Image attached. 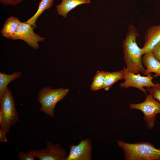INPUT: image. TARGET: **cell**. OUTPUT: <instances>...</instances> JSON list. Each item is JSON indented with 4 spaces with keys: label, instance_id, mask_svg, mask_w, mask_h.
Returning <instances> with one entry per match:
<instances>
[{
    "label": "cell",
    "instance_id": "cell-1",
    "mask_svg": "<svg viewBox=\"0 0 160 160\" xmlns=\"http://www.w3.org/2000/svg\"><path fill=\"white\" fill-rule=\"evenodd\" d=\"M140 36L135 26L130 24L122 43L124 58L126 67L129 71L135 74L141 72L146 75V69L142 64L143 51L142 48L138 47L136 41Z\"/></svg>",
    "mask_w": 160,
    "mask_h": 160
},
{
    "label": "cell",
    "instance_id": "cell-2",
    "mask_svg": "<svg viewBox=\"0 0 160 160\" xmlns=\"http://www.w3.org/2000/svg\"><path fill=\"white\" fill-rule=\"evenodd\" d=\"M119 147L124 152L126 160H160V149L146 142L135 143L117 140Z\"/></svg>",
    "mask_w": 160,
    "mask_h": 160
},
{
    "label": "cell",
    "instance_id": "cell-3",
    "mask_svg": "<svg viewBox=\"0 0 160 160\" xmlns=\"http://www.w3.org/2000/svg\"><path fill=\"white\" fill-rule=\"evenodd\" d=\"M69 89L61 88H52L46 87L39 91L37 100L40 105V110L47 115L53 117L57 103L67 95Z\"/></svg>",
    "mask_w": 160,
    "mask_h": 160
},
{
    "label": "cell",
    "instance_id": "cell-4",
    "mask_svg": "<svg viewBox=\"0 0 160 160\" xmlns=\"http://www.w3.org/2000/svg\"><path fill=\"white\" fill-rule=\"evenodd\" d=\"M13 96L7 88L0 100V126L7 133L11 127L18 121Z\"/></svg>",
    "mask_w": 160,
    "mask_h": 160
},
{
    "label": "cell",
    "instance_id": "cell-5",
    "mask_svg": "<svg viewBox=\"0 0 160 160\" xmlns=\"http://www.w3.org/2000/svg\"><path fill=\"white\" fill-rule=\"evenodd\" d=\"M131 109L139 110L144 115V119L148 128L151 129L154 127L156 114L160 113V103L149 94L144 102L138 104H129Z\"/></svg>",
    "mask_w": 160,
    "mask_h": 160
},
{
    "label": "cell",
    "instance_id": "cell-6",
    "mask_svg": "<svg viewBox=\"0 0 160 160\" xmlns=\"http://www.w3.org/2000/svg\"><path fill=\"white\" fill-rule=\"evenodd\" d=\"M125 72L124 81L120 84V87L127 88L129 87L136 88L143 92L146 95V90L144 87L149 88L156 86L155 83L152 81L153 78L151 73L146 76H141L140 73H131L124 67Z\"/></svg>",
    "mask_w": 160,
    "mask_h": 160
},
{
    "label": "cell",
    "instance_id": "cell-7",
    "mask_svg": "<svg viewBox=\"0 0 160 160\" xmlns=\"http://www.w3.org/2000/svg\"><path fill=\"white\" fill-rule=\"evenodd\" d=\"M33 29V26L26 22H21L10 39L22 40L33 50L38 49L39 48V42L44 41L45 39L35 33Z\"/></svg>",
    "mask_w": 160,
    "mask_h": 160
},
{
    "label": "cell",
    "instance_id": "cell-8",
    "mask_svg": "<svg viewBox=\"0 0 160 160\" xmlns=\"http://www.w3.org/2000/svg\"><path fill=\"white\" fill-rule=\"evenodd\" d=\"M33 150L36 158L39 160H66L68 156L60 144L50 141L46 142L45 148Z\"/></svg>",
    "mask_w": 160,
    "mask_h": 160
},
{
    "label": "cell",
    "instance_id": "cell-9",
    "mask_svg": "<svg viewBox=\"0 0 160 160\" xmlns=\"http://www.w3.org/2000/svg\"><path fill=\"white\" fill-rule=\"evenodd\" d=\"M66 160H91L92 159V145L89 137L81 140L77 145H71Z\"/></svg>",
    "mask_w": 160,
    "mask_h": 160
},
{
    "label": "cell",
    "instance_id": "cell-10",
    "mask_svg": "<svg viewBox=\"0 0 160 160\" xmlns=\"http://www.w3.org/2000/svg\"><path fill=\"white\" fill-rule=\"evenodd\" d=\"M144 38V45L142 48L143 55L151 52L160 41V24L150 27L145 34Z\"/></svg>",
    "mask_w": 160,
    "mask_h": 160
},
{
    "label": "cell",
    "instance_id": "cell-11",
    "mask_svg": "<svg viewBox=\"0 0 160 160\" xmlns=\"http://www.w3.org/2000/svg\"><path fill=\"white\" fill-rule=\"evenodd\" d=\"M142 61L146 68V75L153 73H155L153 75V78L160 76V61L155 58L151 52L144 54Z\"/></svg>",
    "mask_w": 160,
    "mask_h": 160
},
{
    "label": "cell",
    "instance_id": "cell-12",
    "mask_svg": "<svg viewBox=\"0 0 160 160\" xmlns=\"http://www.w3.org/2000/svg\"><path fill=\"white\" fill-rule=\"evenodd\" d=\"M61 2L56 6V10L59 15L66 18L68 13L78 6L89 4L90 0H61Z\"/></svg>",
    "mask_w": 160,
    "mask_h": 160
},
{
    "label": "cell",
    "instance_id": "cell-13",
    "mask_svg": "<svg viewBox=\"0 0 160 160\" xmlns=\"http://www.w3.org/2000/svg\"><path fill=\"white\" fill-rule=\"evenodd\" d=\"M21 22L17 18L12 16L7 19L0 31L2 35L10 39L17 30Z\"/></svg>",
    "mask_w": 160,
    "mask_h": 160
},
{
    "label": "cell",
    "instance_id": "cell-14",
    "mask_svg": "<svg viewBox=\"0 0 160 160\" xmlns=\"http://www.w3.org/2000/svg\"><path fill=\"white\" fill-rule=\"evenodd\" d=\"M22 73L16 71L11 74H7L0 72V100H1L8 88L7 86L11 81L20 78Z\"/></svg>",
    "mask_w": 160,
    "mask_h": 160
},
{
    "label": "cell",
    "instance_id": "cell-15",
    "mask_svg": "<svg viewBox=\"0 0 160 160\" xmlns=\"http://www.w3.org/2000/svg\"><path fill=\"white\" fill-rule=\"evenodd\" d=\"M54 0H41L40 2L37 11L26 22L31 25L34 29L37 28L36 22L39 17L45 10L52 7Z\"/></svg>",
    "mask_w": 160,
    "mask_h": 160
},
{
    "label": "cell",
    "instance_id": "cell-16",
    "mask_svg": "<svg viewBox=\"0 0 160 160\" xmlns=\"http://www.w3.org/2000/svg\"><path fill=\"white\" fill-rule=\"evenodd\" d=\"M125 75L124 69L120 71L113 72L106 71L103 89L108 90L116 82L120 80L124 79Z\"/></svg>",
    "mask_w": 160,
    "mask_h": 160
},
{
    "label": "cell",
    "instance_id": "cell-17",
    "mask_svg": "<svg viewBox=\"0 0 160 160\" xmlns=\"http://www.w3.org/2000/svg\"><path fill=\"white\" fill-rule=\"evenodd\" d=\"M106 71H97L90 86L91 89L95 91L103 89Z\"/></svg>",
    "mask_w": 160,
    "mask_h": 160
},
{
    "label": "cell",
    "instance_id": "cell-18",
    "mask_svg": "<svg viewBox=\"0 0 160 160\" xmlns=\"http://www.w3.org/2000/svg\"><path fill=\"white\" fill-rule=\"evenodd\" d=\"M155 86L146 89L152 97L160 103V83L155 82Z\"/></svg>",
    "mask_w": 160,
    "mask_h": 160
},
{
    "label": "cell",
    "instance_id": "cell-19",
    "mask_svg": "<svg viewBox=\"0 0 160 160\" xmlns=\"http://www.w3.org/2000/svg\"><path fill=\"white\" fill-rule=\"evenodd\" d=\"M19 160H34L36 158L33 150H31L27 153L19 151L17 156Z\"/></svg>",
    "mask_w": 160,
    "mask_h": 160
},
{
    "label": "cell",
    "instance_id": "cell-20",
    "mask_svg": "<svg viewBox=\"0 0 160 160\" xmlns=\"http://www.w3.org/2000/svg\"><path fill=\"white\" fill-rule=\"evenodd\" d=\"M25 0H0L1 4L5 5L16 7Z\"/></svg>",
    "mask_w": 160,
    "mask_h": 160
},
{
    "label": "cell",
    "instance_id": "cell-21",
    "mask_svg": "<svg viewBox=\"0 0 160 160\" xmlns=\"http://www.w3.org/2000/svg\"><path fill=\"white\" fill-rule=\"evenodd\" d=\"M151 52L155 58L160 61V41L154 48Z\"/></svg>",
    "mask_w": 160,
    "mask_h": 160
},
{
    "label": "cell",
    "instance_id": "cell-22",
    "mask_svg": "<svg viewBox=\"0 0 160 160\" xmlns=\"http://www.w3.org/2000/svg\"><path fill=\"white\" fill-rule=\"evenodd\" d=\"M6 133L5 131L2 128L0 129V142L6 143L8 142V140L6 137Z\"/></svg>",
    "mask_w": 160,
    "mask_h": 160
},
{
    "label": "cell",
    "instance_id": "cell-23",
    "mask_svg": "<svg viewBox=\"0 0 160 160\" xmlns=\"http://www.w3.org/2000/svg\"></svg>",
    "mask_w": 160,
    "mask_h": 160
}]
</instances>
